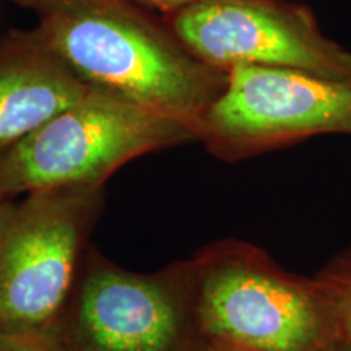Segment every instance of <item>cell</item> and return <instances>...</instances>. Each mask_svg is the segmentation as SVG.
<instances>
[{
  "mask_svg": "<svg viewBox=\"0 0 351 351\" xmlns=\"http://www.w3.org/2000/svg\"><path fill=\"white\" fill-rule=\"evenodd\" d=\"M12 2L38 16L43 36L86 85L186 121L195 132L228 85V70L192 56L163 19L134 0Z\"/></svg>",
  "mask_w": 351,
  "mask_h": 351,
  "instance_id": "6da1fadb",
  "label": "cell"
},
{
  "mask_svg": "<svg viewBox=\"0 0 351 351\" xmlns=\"http://www.w3.org/2000/svg\"><path fill=\"white\" fill-rule=\"evenodd\" d=\"M197 317L208 345L239 351H332L345 339L313 276L293 274L241 239L205 245L191 258Z\"/></svg>",
  "mask_w": 351,
  "mask_h": 351,
  "instance_id": "7a4b0ae2",
  "label": "cell"
},
{
  "mask_svg": "<svg viewBox=\"0 0 351 351\" xmlns=\"http://www.w3.org/2000/svg\"><path fill=\"white\" fill-rule=\"evenodd\" d=\"M189 142H197L189 122L91 86L72 106L0 152V181L8 199L47 189L103 187L135 158Z\"/></svg>",
  "mask_w": 351,
  "mask_h": 351,
  "instance_id": "3957f363",
  "label": "cell"
},
{
  "mask_svg": "<svg viewBox=\"0 0 351 351\" xmlns=\"http://www.w3.org/2000/svg\"><path fill=\"white\" fill-rule=\"evenodd\" d=\"M103 205L104 186L34 191L0 205V330L59 327Z\"/></svg>",
  "mask_w": 351,
  "mask_h": 351,
  "instance_id": "277c9868",
  "label": "cell"
},
{
  "mask_svg": "<svg viewBox=\"0 0 351 351\" xmlns=\"http://www.w3.org/2000/svg\"><path fill=\"white\" fill-rule=\"evenodd\" d=\"M69 351H202L191 261L155 274L86 252L59 322Z\"/></svg>",
  "mask_w": 351,
  "mask_h": 351,
  "instance_id": "5b68a950",
  "label": "cell"
},
{
  "mask_svg": "<svg viewBox=\"0 0 351 351\" xmlns=\"http://www.w3.org/2000/svg\"><path fill=\"white\" fill-rule=\"evenodd\" d=\"M197 124V140L236 163L322 135L351 137V78L234 67Z\"/></svg>",
  "mask_w": 351,
  "mask_h": 351,
  "instance_id": "8992f818",
  "label": "cell"
},
{
  "mask_svg": "<svg viewBox=\"0 0 351 351\" xmlns=\"http://www.w3.org/2000/svg\"><path fill=\"white\" fill-rule=\"evenodd\" d=\"M182 46L212 67H278L351 78V52L293 0H204L163 16Z\"/></svg>",
  "mask_w": 351,
  "mask_h": 351,
  "instance_id": "52a82bcc",
  "label": "cell"
},
{
  "mask_svg": "<svg viewBox=\"0 0 351 351\" xmlns=\"http://www.w3.org/2000/svg\"><path fill=\"white\" fill-rule=\"evenodd\" d=\"M56 54L41 29L0 38V152L72 106L90 90Z\"/></svg>",
  "mask_w": 351,
  "mask_h": 351,
  "instance_id": "ba28073f",
  "label": "cell"
},
{
  "mask_svg": "<svg viewBox=\"0 0 351 351\" xmlns=\"http://www.w3.org/2000/svg\"><path fill=\"white\" fill-rule=\"evenodd\" d=\"M314 278L330 300L343 337L351 340V243L328 257Z\"/></svg>",
  "mask_w": 351,
  "mask_h": 351,
  "instance_id": "9c48e42d",
  "label": "cell"
},
{
  "mask_svg": "<svg viewBox=\"0 0 351 351\" xmlns=\"http://www.w3.org/2000/svg\"><path fill=\"white\" fill-rule=\"evenodd\" d=\"M0 351H69L59 327L0 330Z\"/></svg>",
  "mask_w": 351,
  "mask_h": 351,
  "instance_id": "30bf717a",
  "label": "cell"
},
{
  "mask_svg": "<svg viewBox=\"0 0 351 351\" xmlns=\"http://www.w3.org/2000/svg\"><path fill=\"white\" fill-rule=\"evenodd\" d=\"M135 3H138L140 7L147 8V10H156L161 12L165 15H169V13L179 12L182 8L195 5V3L204 2V0H134Z\"/></svg>",
  "mask_w": 351,
  "mask_h": 351,
  "instance_id": "8fae6325",
  "label": "cell"
},
{
  "mask_svg": "<svg viewBox=\"0 0 351 351\" xmlns=\"http://www.w3.org/2000/svg\"><path fill=\"white\" fill-rule=\"evenodd\" d=\"M332 351H351V340L343 339L341 341H339V343H337V346Z\"/></svg>",
  "mask_w": 351,
  "mask_h": 351,
  "instance_id": "7c38bea8",
  "label": "cell"
},
{
  "mask_svg": "<svg viewBox=\"0 0 351 351\" xmlns=\"http://www.w3.org/2000/svg\"><path fill=\"white\" fill-rule=\"evenodd\" d=\"M202 351H239V350H232V348H225V346H215V345H208L205 346Z\"/></svg>",
  "mask_w": 351,
  "mask_h": 351,
  "instance_id": "4fadbf2b",
  "label": "cell"
},
{
  "mask_svg": "<svg viewBox=\"0 0 351 351\" xmlns=\"http://www.w3.org/2000/svg\"><path fill=\"white\" fill-rule=\"evenodd\" d=\"M8 199L7 197V194H5V191H3V186H2V181H0V205L3 204V202H5Z\"/></svg>",
  "mask_w": 351,
  "mask_h": 351,
  "instance_id": "5bb4252c",
  "label": "cell"
}]
</instances>
